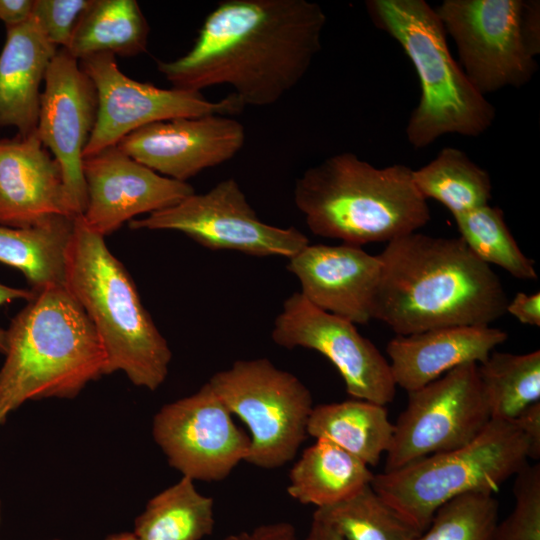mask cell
<instances>
[{
	"mask_svg": "<svg viewBox=\"0 0 540 540\" xmlns=\"http://www.w3.org/2000/svg\"><path fill=\"white\" fill-rule=\"evenodd\" d=\"M325 24L323 9L307 0H224L191 49L157 69L175 89L229 85L244 106L272 105L310 69Z\"/></svg>",
	"mask_w": 540,
	"mask_h": 540,
	"instance_id": "6da1fadb",
	"label": "cell"
},
{
	"mask_svg": "<svg viewBox=\"0 0 540 540\" xmlns=\"http://www.w3.org/2000/svg\"><path fill=\"white\" fill-rule=\"evenodd\" d=\"M377 256L373 319L396 335L490 325L506 313L499 277L460 237L413 232L387 242Z\"/></svg>",
	"mask_w": 540,
	"mask_h": 540,
	"instance_id": "7a4b0ae2",
	"label": "cell"
},
{
	"mask_svg": "<svg viewBox=\"0 0 540 540\" xmlns=\"http://www.w3.org/2000/svg\"><path fill=\"white\" fill-rule=\"evenodd\" d=\"M4 355L0 427L26 401L72 399L105 375L101 342L65 285L34 292L6 329Z\"/></svg>",
	"mask_w": 540,
	"mask_h": 540,
	"instance_id": "3957f363",
	"label": "cell"
},
{
	"mask_svg": "<svg viewBox=\"0 0 540 540\" xmlns=\"http://www.w3.org/2000/svg\"><path fill=\"white\" fill-rule=\"evenodd\" d=\"M404 164L377 168L356 154L327 157L294 185V202L310 231L362 246L417 232L430 220L427 200Z\"/></svg>",
	"mask_w": 540,
	"mask_h": 540,
	"instance_id": "277c9868",
	"label": "cell"
},
{
	"mask_svg": "<svg viewBox=\"0 0 540 540\" xmlns=\"http://www.w3.org/2000/svg\"><path fill=\"white\" fill-rule=\"evenodd\" d=\"M65 286L96 331L105 353V374L122 371L134 385L156 390L168 375L170 347L125 267L81 216L74 219Z\"/></svg>",
	"mask_w": 540,
	"mask_h": 540,
	"instance_id": "5b68a950",
	"label": "cell"
},
{
	"mask_svg": "<svg viewBox=\"0 0 540 540\" xmlns=\"http://www.w3.org/2000/svg\"><path fill=\"white\" fill-rule=\"evenodd\" d=\"M368 16L403 49L419 77L421 95L405 133L421 149L445 134L477 137L496 118L495 107L470 82L452 57L446 32L424 0H369Z\"/></svg>",
	"mask_w": 540,
	"mask_h": 540,
	"instance_id": "8992f818",
	"label": "cell"
},
{
	"mask_svg": "<svg viewBox=\"0 0 540 540\" xmlns=\"http://www.w3.org/2000/svg\"><path fill=\"white\" fill-rule=\"evenodd\" d=\"M530 456V443L513 421L491 419L470 443L374 474L370 485L423 532L443 504L467 493H496Z\"/></svg>",
	"mask_w": 540,
	"mask_h": 540,
	"instance_id": "52a82bcc",
	"label": "cell"
},
{
	"mask_svg": "<svg viewBox=\"0 0 540 540\" xmlns=\"http://www.w3.org/2000/svg\"><path fill=\"white\" fill-rule=\"evenodd\" d=\"M232 415L247 426L245 462L275 469L293 460L308 436L314 407L306 385L267 358L237 360L207 381Z\"/></svg>",
	"mask_w": 540,
	"mask_h": 540,
	"instance_id": "ba28073f",
	"label": "cell"
},
{
	"mask_svg": "<svg viewBox=\"0 0 540 540\" xmlns=\"http://www.w3.org/2000/svg\"><path fill=\"white\" fill-rule=\"evenodd\" d=\"M490 420L478 364L458 366L408 392L406 408L393 424L383 472L460 448L474 440Z\"/></svg>",
	"mask_w": 540,
	"mask_h": 540,
	"instance_id": "9c48e42d",
	"label": "cell"
},
{
	"mask_svg": "<svg viewBox=\"0 0 540 540\" xmlns=\"http://www.w3.org/2000/svg\"><path fill=\"white\" fill-rule=\"evenodd\" d=\"M129 227L178 231L208 249L253 256L289 259L309 244L295 227L263 222L233 178L221 180L206 193H193L171 207L133 219Z\"/></svg>",
	"mask_w": 540,
	"mask_h": 540,
	"instance_id": "30bf717a",
	"label": "cell"
},
{
	"mask_svg": "<svg viewBox=\"0 0 540 540\" xmlns=\"http://www.w3.org/2000/svg\"><path fill=\"white\" fill-rule=\"evenodd\" d=\"M524 0H445L436 9L479 93L527 84L537 70L522 33Z\"/></svg>",
	"mask_w": 540,
	"mask_h": 540,
	"instance_id": "8fae6325",
	"label": "cell"
},
{
	"mask_svg": "<svg viewBox=\"0 0 540 540\" xmlns=\"http://www.w3.org/2000/svg\"><path fill=\"white\" fill-rule=\"evenodd\" d=\"M79 64L94 84L98 100L97 118L84 157L115 146L154 122L209 114L231 116L245 107L234 93L213 102L199 92L138 82L121 72L112 54L92 55Z\"/></svg>",
	"mask_w": 540,
	"mask_h": 540,
	"instance_id": "7c38bea8",
	"label": "cell"
},
{
	"mask_svg": "<svg viewBox=\"0 0 540 540\" xmlns=\"http://www.w3.org/2000/svg\"><path fill=\"white\" fill-rule=\"evenodd\" d=\"M152 433L170 466L193 481L224 480L246 460L251 445L207 382L164 405L154 416Z\"/></svg>",
	"mask_w": 540,
	"mask_h": 540,
	"instance_id": "4fadbf2b",
	"label": "cell"
},
{
	"mask_svg": "<svg viewBox=\"0 0 540 540\" xmlns=\"http://www.w3.org/2000/svg\"><path fill=\"white\" fill-rule=\"evenodd\" d=\"M271 338L286 349L302 347L324 355L339 371L352 398L383 406L394 400L396 384L379 349L354 323L317 308L300 292L283 302Z\"/></svg>",
	"mask_w": 540,
	"mask_h": 540,
	"instance_id": "5bb4252c",
	"label": "cell"
},
{
	"mask_svg": "<svg viewBox=\"0 0 540 540\" xmlns=\"http://www.w3.org/2000/svg\"><path fill=\"white\" fill-rule=\"evenodd\" d=\"M97 109V93L91 79L76 58L59 48L44 79L36 133L60 167L74 217L81 216L87 205L82 165Z\"/></svg>",
	"mask_w": 540,
	"mask_h": 540,
	"instance_id": "9a60e30c",
	"label": "cell"
},
{
	"mask_svg": "<svg viewBox=\"0 0 540 540\" xmlns=\"http://www.w3.org/2000/svg\"><path fill=\"white\" fill-rule=\"evenodd\" d=\"M87 205L84 223L105 237L136 216L171 207L195 193L187 182L162 176L117 145L84 157Z\"/></svg>",
	"mask_w": 540,
	"mask_h": 540,
	"instance_id": "2e32d148",
	"label": "cell"
},
{
	"mask_svg": "<svg viewBox=\"0 0 540 540\" xmlns=\"http://www.w3.org/2000/svg\"><path fill=\"white\" fill-rule=\"evenodd\" d=\"M244 143L245 129L239 121L209 114L151 123L122 138L117 146L156 173L186 182L232 159Z\"/></svg>",
	"mask_w": 540,
	"mask_h": 540,
	"instance_id": "e0dca14e",
	"label": "cell"
},
{
	"mask_svg": "<svg viewBox=\"0 0 540 540\" xmlns=\"http://www.w3.org/2000/svg\"><path fill=\"white\" fill-rule=\"evenodd\" d=\"M300 293L314 306L365 325L373 319L381 263L361 246L308 244L288 259Z\"/></svg>",
	"mask_w": 540,
	"mask_h": 540,
	"instance_id": "ac0fdd59",
	"label": "cell"
},
{
	"mask_svg": "<svg viewBox=\"0 0 540 540\" xmlns=\"http://www.w3.org/2000/svg\"><path fill=\"white\" fill-rule=\"evenodd\" d=\"M72 215L56 160L37 133L0 138V225L31 227Z\"/></svg>",
	"mask_w": 540,
	"mask_h": 540,
	"instance_id": "d6986e66",
	"label": "cell"
},
{
	"mask_svg": "<svg viewBox=\"0 0 540 540\" xmlns=\"http://www.w3.org/2000/svg\"><path fill=\"white\" fill-rule=\"evenodd\" d=\"M507 338V332L490 325L441 327L396 335L386 353L396 386L408 393L458 366L483 363Z\"/></svg>",
	"mask_w": 540,
	"mask_h": 540,
	"instance_id": "ffe728a7",
	"label": "cell"
},
{
	"mask_svg": "<svg viewBox=\"0 0 540 540\" xmlns=\"http://www.w3.org/2000/svg\"><path fill=\"white\" fill-rule=\"evenodd\" d=\"M36 20L6 30L0 52V126H12L21 137L36 132L40 86L57 50Z\"/></svg>",
	"mask_w": 540,
	"mask_h": 540,
	"instance_id": "44dd1931",
	"label": "cell"
},
{
	"mask_svg": "<svg viewBox=\"0 0 540 540\" xmlns=\"http://www.w3.org/2000/svg\"><path fill=\"white\" fill-rule=\"evenodd\" d=\"M369 466L333 442L318 438L289 473V496L317 508L340 502L371 484Z\"/></svg>",
	"mask_w": 540,
	"mask_h": 540,
	"instance_id": "7402d4cb",
	"label": "cell"
},
{
	"mask_svg": "<svg viewBox=\"0 0 540 540\" xmlns=\"http://www.w3.org/2000/svg\"><path fill=\"white\" fill-rule=\"evenodd\" d=\"M74 219L55 216L23 228L0 225V262L22 272L33 292L65 285Z\"/></svg>",
	"mask_w": 540,
	"mask_h": 540,
	"instance_id": "603a6c76",
	"label": "cell"
},
{
	"mask_svg": "<svg viewBox=\"0 0 540 540\" xmlns=\"http://www.w3.org/2000/svg\"><path fill=\"white\" fill-rule=\"evenodd\" d=\"M393 430L385 406L355 398L314 406L307 426L309 436L333 442L367 466L378 465Z\"/></svg>",
	"mask_w": 540,
	"mask_h": 540,
	"instance_id": "cb8c5ba5",
	"label": "cell"
},
{
	"mask_svg": "<svg viewBox=\"0 0 540 540\" xmlns=\"http://www.w3.org/2000/svg\"><path fill=\"white\" fill-rule=\"evenodd\" d=\"M148 22L135 0H91L66 50L78 61L96 54L135 56L146 51Z\"/></svg>",
	"mask_w": 540,
	"mask_h": 540,
	"instance_id": "d4e9b609",
	"label": "cell"
},
{
	"mask_svg": "<svg viewBox=\"0 0 540 540\" xmlns=\"http://www.w3.org/2000/svg\"><path fill=\"white\" fill-rule=\"evenodd\" d=\"M215 526L214 501L183 477L151 498L135 520L138 540H201Z\"/></svg>",
	"mask_w": 540,
	"mask_h": 540,
	"instance_id": "484cf974",
	"label": "cell"
},
{
	"mask_svg": "<svg viewBox=\"0 0 540 540\" xmlns=\"http://www.w3.org/2000/svg\"><path fill=\"white\" fill-rule=\"evenodd\" d=\"M412 175L420 194L440 202L453 217L487 205L491 199L489 173L455 147H444Z\"/></svg>",
	"mask_w": 540,
	"mask_h": 540,
	"instance_id": "4316f807",
	"label": "cell"
},
{
	"mask_svg": "<svg viewBox=\"0 0 540 540\" xmlns=\"http://www.w3.org/2000/svg\"><path fill=\"white\" fill-rule=\"evenodd\" d=\"M491 419L513 421L540 401V351L526 354L491 352L478 364Z\"/></svg>",
	"mask_w": 540,
	"mask_h": 540,
	"instance_id": "83f0119b",
	"label": "cell"
},
{
	"mask_svg": "<svg viewBox=\"0 0 540 540\" xmlns=\"http://www.w3.org/2000/svg\"><path fill=\"white\" fill-rule=\"evenodd\" d=\"M345 540H415L422 532L366 485L352 496L313 514Z\"/></svg>",
	"mask_w": 540,
	"mask_h": 540,
	"instance_id": "f1b7e54d",
	"label": "cell"
},
{
	"mask_svg": "<svg viewBox=\"0 0 540 540\" xmlns=\"http://www.w3.org/2000/svg\"><path fill=\"white\" fill-rule=\"evenodd\" d=\"M454 219L460 238L481 261L497 265L517 279H537L533 260L519 248L500 208L487 204Z\"/></svg>",
	"mask_w": 540,
	"mask_h": 540,
	"instance_id": "f546056e",
	"label": "cell"
},
{
	"mask_svg": "<svg viewBox=\"0 0 540 540\" xmlns=\"http://www.w3.org/2000/svg\"><path fill=\"white\" fill-rule=\"evenodd\" d=\"M498 513L493 494H463L438 508L415 540H491Z\"/></svg>",
	"mask_w": 540,
	"mask_h": 540,
	"instance_id": "4dcf8cb0",
	"label": "cell"
},
{
	"mask_svg": "<svg viewBox=\"0 0 540 540\" xmlns=\"http://www.w3.org/2000/svg\"><path fill=\"white\" fill-rule=\"evenodd\" d=\"M515 504L498 522L491 540H540V465L528 463L515 475Z\"/></svg>",
	"mask_w": 540,
	"mask_h": 540,
	"instance_id": "1f68e13d",
	"label": "cell"
},
{
	"mask_svg": "<svg viewBox=\"0 0 540 540\" xmlns=\"http://www.w3.org/2000/svg\"><path fill=\"white\" fill-rule=\"evenodd\" d=\"M91 0H34L32 17L48 40L66 49L75 27Z\"/></svg>",
	"mask_w": 540,
	"mask_h": 540,
	"instance_id": "d6a6232c",
	"label": "cell"
},
{
	"mask_svg": "<svg viewBox=\"0 0 540 540\" xmlns=\"http://www.w3.org/2000/svg\"><path fill=\"white\" fill-rule=\"evenodd\" d=\"M506 313L513 315L522 324L540 326V294L518 292L508 301Z\"/></svg>",
	"mask_w": 540,
	"mask_h": 540,
	"instance_id": "836d02e7",
	"label": "cell"
},
{
	"mask_svg": "<svg viewBox=\"0 0 540 540\" xmlns=\"http://www.w3.org/2000/svg\"><path fill=\"white\" fill-rule=\"evenodd\" d=\"M513 422L530 443L532 459L540 457V401L527 407Z\"/></svg>",
	"mask_w": 540,
	"mask_h": 540,
	"instance_id": "e575fe53",
	"label": "cell"
},
{
	"mask_svg": "<svg viewBox=\"0 0 540 540\" xmlns=\"http://www.w3.org/2000/svg\"><path fill=\"white\" fill-rule=\"evenodd\" d=\"M522 33L526 46L533 57L540 52V4L535 0H524Z\"/></svg>",
	"mask_w": 540,
	"mask_h": 540,
	"instance_id": "d590c367",
	"label": "cell"
},
{
	"mask_svg": "<svg viewBox=\"0 0 540 540\" xmlns=\"http://www.w3.org/2000/svg\"><path fill=\"white\" fill-rule=\"evenodd\" d=\"M34 0H0V21L6 30L26 23L32 16Z\"/></svg>",
	"mask_w": 540,
	"mask_h": 540,
	"instance_id": "8d00e7d4",
	"label": "cell"
},
{
	"mask_svg": "<svg viewBox=\"0 0 540 540\" xmlns=\"http://www.w3.org/2000/svg\"><path fill=\"white\" fill-rule=\"evenodd\" d=\"M250 536L251 540H297L296 529L288 522L260 525Z\"/></svg>",
	"mask_w": 540,
	"mask_h": 540,
	"instance_id": "74e56055",
	"label": "cell"
},
{
	"mask_svg": "<svg viewBox=\"0 0 540 540\" xmlns=\"http://www.w3.org/2000/svg\"><path fill=\"white\" fill-rule=\"evenodd\" d=\"M34 292L31 289H23L7 286L0 283V306L18 299L29 301L33 298ZM6 351V330L0 328V353Z\"/></svg>",
	"mask_w": 540,
	"mask_h": 540,
	"instance_id": "f35d334b",
	"label": "cell"
},
{
	"mask_svg": "<svg viewBox=\"0 0 540 540\" xmlns=\"http://www.w3.org/2000/svg\"><path fill=\"white\" fill-rule=\"evenodd\" d=\"M305 540H345L327 522L313 515L312 523Z\"/></svg>",
	"mask_w": 540,
	"mask_h": 540,
	"instance_id": "ab89813d",
	"label": "cell"
},
{
	"mask_svg": "<svg viewBox=\"0 0 540 540\" xmlns=\"http://www.w3.org/2000/svg\"><path fill=\"white\" fill-rule=\"evenodd\" d=\"M105 540H138L134 533H120L107 537Z\"/></svg>",
	"mask_w": 540,
	"mask_h": 540,
	"instance_id": "60d3db41",
	"label": "cell"
},
{
	"mask_svg": "<svg viewBox=\"0 0 540 540\" xmlns=\"http://www.w3.org/2000/svg\"><path fill=\"white\" fill-rule=\"evenodd\" d=\"M223 540H251V536H250V533L241 532L237 534L228 535Z\"/></svg>",
	"mask_w": 540,
	"mask_h": 540,
	"instance_id": "b9f144b4",
	"label": "cell"
},
{
	"mask_svg": "<svg viewBox=\"0 0 540 540\" xmlns=\"http://www.w3.org/2000/svg\"><path fill=\"white\" fill-rule=\"evenodd\" d=\"M0 520H1V503H0Z\"/></svg>",
	"mask_w": 540,
	"mask_h": 540,
	"instance_id": "7bdbcfd3",
	"label": "cell"
},
{
	"mask_svg": "<svg viewBox=\"0 0 540 540\" xmlns=\"http://www.w3.org/2000/svg\"><path fill=\"white\" fill-rule=\"evenodd\" d=\"M56 540V539H55Z\"/></svg>",
	"mask_w": 540,
	"mask_h": 540,
	"instance_id": "ee69618b",
	"label": "cell"
}]
</instances>
